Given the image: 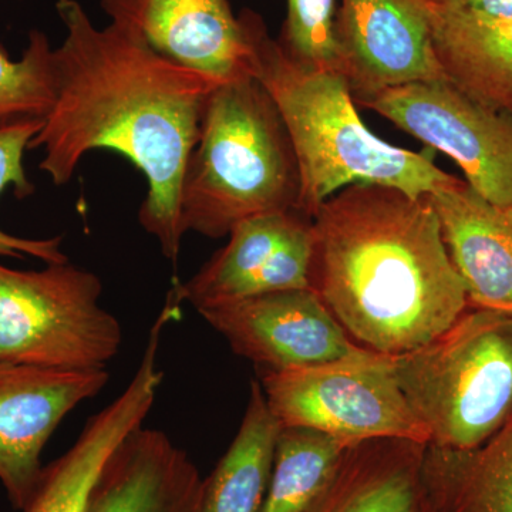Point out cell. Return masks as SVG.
Wrapping results in <instances>:
<instances>
[{"instance_id":"14","label":"cell","mask_w":512,"mask_h":512,"mask_svg":"<svg viewBox=\"0 0 512 512\" xmlns=\"http://www.w3.org/2000/svg\"><path fill=\"white\" fill-rule=\"evenodd\" d=\"M157 345H147L126 390L87 420L73 446L43 467L35 493L22 512H89L104 464L127 434L144 424L163 384Z\"/></svg>"},{"instance_id":"6","label":"cell","mask_w":512,"mask_h":512,"mask_svg":"<svg viewBox=\"0 0 512 512\" xmlns=\"http://www.w3.org/2000/svg\"><path fill=\"white\" fill-rule=\"evenodd\" d=\"M101 293L99 276L69 261L39 271L0 264V362L106 369L123 328Z\"/></svg>"},{"instance_id":"5","label":"cell","mask_w":512,"mask_h":512,"mask_svg":"<svg viewBox=\"0 0 512 512\" xmlns=\"http://www.w3.org/2000/svg\"><path fill=\"white\" fill-rule=\"evenodd\" d=\"M430 446L468 451L512 417V315L471 308L440 336L392 356Z\"/></svg>"},{"instance_id":"3","label":"cell","mask_w":512,"mask_h":512,"mask_svg":"<svg viewBox=\"0 0 512 512\" xmlns=\"http://www.w3.org/2000/svg\"><path fill=\"white\" fill-rule=\"evenodd\" d=\"M239 19L251 46L252 76L275 101L298 158L299 211L312 218L349 185H383L421 198L457 183L434 164L433 148L413 153L373 134L342 74L293 60L254 12Z\"/></svg>"},{"instance_id":"22","label":"cell","mask_w":512,"mask_h":512,"mask_svg":"<svg viewBox=\"0 0 512 512\" xmlns=\"http://www.w3.org/2000/svg\"><path fill=\"white\" fill-rule=\"evenodd\" d=\"M53 101V47L45 33H29L28 47L19 60L0 46V127L43 120Z\"/></svg>"},{"instance_id":"18","label":"cell","mask_w":512,"mask_h":512,"mask_svg":"<svg viewBox=\"0 0 512 512\" xmlns=\"http://www.w3.org/2000/svg\"><path fill=\"white\" fill-rule=\"evenodd\" d=\"M431 29L447 79L478 103L512 116V18L431 0Z\"/></svg>"},{"instance_id":"13","label":"cell","mask_w":512,"mask_h":512,"mask_svg":"<svg viewBox=\"0 0 512 512\" xmlns=\"http://www.w3.org/2000/svg\"><path fill=\"white\" fill-rule=\"evenodd\" d=\"M111 23L158 55L222 83L252 76L251 46L228 0H100Z\"/></svg>"},{"instance_id":"16","label":"cell","mask_w":512,"mask_h":512,"mask_svg":"<svg viewBox=\"0 0 512 512\" xmlns=\"http://www.w3.org/2000/svg\"><path fill=\"white\" fill-rule=\"evenodd\" d=\"M204 478L164 431L127 434L101 470L89 512H198Z\"/></svg>"},{"instance_id":"21","label":"cell","mask_w":512,"mask_h":512,"mask_svg":"<svg viewBox=\"0 0 512 512\" xmlns=\"http://www.w3.org/2000/svg\"><path fill=\"white\" fill-rule=\"evenodd\" d=\"M348 441L299 427H281L261 512H303L335 470Z\"/></svg>"},{"instance_id":"15","label":"cell","mask_w":512,"mask_h":512,"mask_svg":"<svg viewBox=\"0 0 512 512\" xmlns=\"http://www.w3.org/2000/svg\"><path fill=\"white\" fill-rule=\"evenodd\" d=\"M426 197L468 306L512 315V204H493L461 180Z\"/></svg>"},{"instance_id":"23","label":"cell","mask_w":512,"mask_h":512,"mask_svg":"<svg viewBox=\"0 0 512 512\" xmlns=\"http://www.w3.org/2000/svg\"><path fill=\"white\" fill-rule=\"evenodd\" d=\"M43 120L23 121L13 126L0 127V195L12 190L16 198H26L35 187L26 175L25 153L30 141L39 133ZM62 238L29 239L15 237L0 229V255L22 258L29 255L46 264H63L69 261L62 252Z\"/></svg>"},{"instance_id":"12","label":"cell","mask_w":512,"mask_h":512,"mask_svg":"<svg viewBox=\"0 0 512 512\" xmlns=\"http://www.w3.org/2000/svg\"><path fill=\"white\" fill-rule=\"evenodd\" d=\"M224 248L184 284L181 301L194 308L264 293L311 289L312 218L299 210L239 222Z\"/></svg>"},{"instance_id":"2","label":"cell","mask_w":512,"mask_h":512,"mask_svg":"<svg viewBox=\"0 0 512 512\" xmlns=\"http://www.w3.org/2000/svg\"><path fill=\"white\" fill-rule=\"evenodd\" d=\"M312 224L311 289L357 345L403 355L468 308L426 195L349 185L320 205Z\"/></svg>"},{"instance_id":"7","label":"cell","mask_w":512,"mask_h":512,"mask_svg":"<svg viewBox=\"0 0 512 512\" xmlns=\"http://www.w3.org/2000/svg\"><path fill=\"white\" fill-rule=\"evenodd\" d=\"M259 376L281 427L316 430L350 444L373 439L429 444V431L394 376L392 356L366 349L323 365L259 369Z\"/></svg>"},{"instance_id":"24","label":"cell","mask_w":512,"mask_h":512,"mask_svg":"<svg viewBox=\"0 0 512 512\" xmlns=\"http://www.w3.org/2000/svg\"><path fill=\"white\" fill-rule=\"evenodd\" d=\"M335 22L336 0H288V16L279 43L303 66L339 72Z\"/></svg>"},{"instance_id":"9","label":"cell","mask_w":512,"mask_h":512,"mask_svg":"<svg viewBox=\"0 0 512 512\" xmlns=\"http://www.w3.org/2000/svg\"><path fill=\"white\" fill-rule=\"evenodd\" d=\"M201 318L259 369L323 365L365 352L312 289L198 306Z\"/></svg>"},{"instance_id":"8","label":"cell","mask_w":512,"mask_h":512,"mask_svg":"<svg viewBox=\"0 0 512 512\" xmlns=\"http://www.w3.org/2000/svg\"><path fill=\"white\" fill-rule=\"evenodd\" d=\"M453 158L485 200L512 204V116L471 99L450 82L410 83L360 101Z\"/></svg>"},{"instance_id":"1","label":"cell","mask_w":512,"mask_h":512,"mask_svg":"<svg viewBox=\"0 0 512 512\" xmlns=\"http://www.w3.org/2000/svg\"><path fill=\"white\" fill-rule=\"evenodd\" d=\"M62 45L53 49L55 101L29 150L55 185L70 183L94 150H113L146 177L141 227L175 265L184 232L180 197L205 104L222 82L165 59L110 23L100 29L77 0H59Z\"/></svg>"},{"instance_id":"17","label":"cell","mask_w":512,"mask_h":512,"mask_svg":"<svg viewBox=\"0 0 512 512\" xmlns=\"http://www.w3.org/2000/svg\"><path fill=\"white\" fill-rule=\"evenodd\" d=\"M427 443L357 441L303 512H439L424 476Z\"/></svg>"},{"instance_id":"20","label":"cell","mask_w":512,"mask_h":512,"mask_svg":"<svg viewBox=\"0 0 512 512\" xmlns=\"http://www.w3.org/2000/svg\"><path fill=\"white\" fill-rule=\"evenodd\" d=\"M278 421L258 380H252L247 410L227 453L204 478L198 512H261L274 468Z\"/></svg>"},{"instance_id":"10","label":"cell","mask_w":512,"mask_h":512,"mask_svg":"<svg viewBox=\"0 0 512 512\" xmlns=\"http://www.w3.org/2000/svg\"><path fill=\"white\" fill-rule=\"evenodd\" d=\"M339 73L353 100L410 83L446 80L431 29V0H342L336 12Z\"/></svg>"},{"instance_id":"25","label":"cell","mask_w":512,"mask_h":512,"mask_svg":"<svg viewBox=\"0 0 512 512\" xmlns=\"http://www.w3.org/2000/svg\"><path fill=\"white\" fill-rule=\"evenodd\" d=\"M451 2L488 18H512V0H451Z\"/></svg>"},{"instance_id":"19","label":"cell","mask_w":512,"mask_h":512,"mask_svg":"<svg viewBox=\"0 0 512 512\" xmlns=\"http://www.w3.org/2000/svg\"><path fill=\"white\" fill-rule=\"evenodd\" d=\"M424 476L439 512H512V417L474 450L427 444Z\"/></svg>"},{"instance_id":"4","label":"cell","mask_w":512,"mask_h":512,"mask_svg":"<svg viewBox=\"0 0 512 512\" xmlns=\"http://www.w3.org/2000/svg\"><path fill=\"white\" fill-rule=\"evenodd\" d=\"M301 175L275 101L254 76L208 97L180 197L184 235L228 237L239 222L299 210Z\"/></svg>"},{"instance_id":"11","label":"cell","mask_w":512,"mask_h":512,"mask_svg":"<svg viewBox=\"0 0 512 512\" xmlns=\"http://www.w3.org/2000/svg\"><path fill=\"white\" fill-rule=\"evenodd\" d=\"M107 369L0 362V483L22 511L35 493L47 441L67 414L103 392Z\"/></svg>"}]
</instances>
